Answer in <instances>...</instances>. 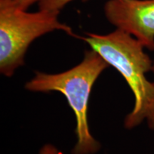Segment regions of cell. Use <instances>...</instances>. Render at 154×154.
I'll use <instances>...</instances> for the list:
<instances>
[{"instance_id": "obj_1", "label": "cell", "mask_w": 154, "mask_h": 154, "mask_svg": "<svg viewBox=\"0 0 154 154\" xmlns=\"http://www.w3.org/2000/svg\"><path fill=\"white\" fill-rule=\"evenodd\" d=\"M91 49L122 75L134 96V106L126 116L124 126L131 129L146 121L154 129V82L147 79L153 61L145 47L130 34L116 29L108 34L86 33L80 36Z\"/></svg>"}, {"instance_id": "obj_2", "label": "cell", "mask_w": 154, "mask_h": 154, "mask_svg": "<svg viewBox=\"0 0 154 154\" xmlns=\"http://www.w3.org/2000/svg\"><path fill=\"white\" fill-rule=\"evenodd\" d=\"M109 64L93 49L86 51L82 62L66 72L50 74L36 72L25 85L34 92L59 91L66 96L76 116L77 141L72 154H94L101 144L91 134L88 123V106L91 88L98 77Z\"/></svg>"}, {"instance_id": "obj_3", "label": "cell", "mask_w": 154, "mask_h": 154, "mask_svg": "<svg viewBox=\"0 0 154 154\" xmlns=\"http://www.w3.org/2000/svg\"><path fill=\"white\" fill-rule=\"evenodd\" d=\"M60 10L39 9L28 12L19 8L14 0H0V72L10 77L24 64L29 47L44 34L62 31L79 38L69 25L59 20Z\"/></svg>"}, {"instance_id": "obj_4", "label": "cell", "mask_w": 154, "mask_h": 154, "mask_svg": "<svg viewBox=\"0 0 154 154\" xmlns=\"http://www.w3.org/2000/svg\"><path fill=\"white\" fill-rule=\"evenodd\" d=\"M106 18L111 24L154 51V0H109L104 7Z\"/></svg>"}, {"instance_id": "obj_5", "label": "cell", "mask_w": 154, "mask_h": 154, "mask_svg": "<svg viewBox=\"0 0 154 154\" xmlns=\"http://www.w3.org/2000/svg\"><path fill=\"white\" fill-rule=\"evenodd\" d=\"M75 0H41L38 2L39 9H49V10H61L69 3ZM86 1V0H82Z\"/></svg>"}, {"instance_id": "obj_6", "label": "cell", "mask_w": 154, "mask_h": 154, "mask_svg": "<svg viewBox=\"0 0 154 154\" xmlns=\"http://www.w3.org/2000/svg\"><path fill=\"white\" fill-rule=\"evenodd\" d=\"M41 0H14L15 3L19 8L24 10H27L32 5L36 2H39Z\"/></svg>"}, {"instance_id": "obj_7", "label": "cell", "mask_w": 154, "mask_h": 154, "mask_svg": "<svg viewBox=\"0 0 154 154\" xmlns=\"http://www.w3.org/2000/svg\"><path fill=\"white\" fill-rule=\"evenodd\" d=\"M38 154H61L54 146L51 144H46L40 149Z\"/></svg>"}, {"instance_id": "obj_8", "label": "cell", "mask_w": 154, "mask_h": 154, "mask_svg": "<svg viewBox=\"0 0 154 154\" xmlns=\"http://www.w3.org/2000/svg\"><path fill=\"white\" fill-rule=\"evenodd\" d=\"M151 72L153 73V75H154V61H153V65H152V69H151Z\"/></svg>"}]
</instances>
